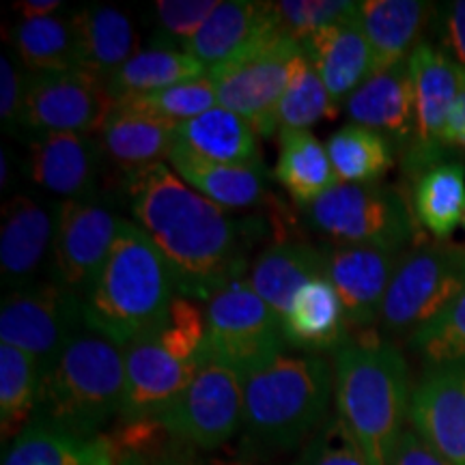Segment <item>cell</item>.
<instances>
[{
    "label": "cell",
    "instance_id": "obj_23",
    "mask_svg": "<svg viewBox=\"0 0 465 465\" xmlns=\"http://www.w3.org/2000/svg\"><path fill=\"white\" fill-rule=\"evenodd\" d=\"M325 276V248L304 242H281L265 248L250 267L248 282L278 317H284L295 295Z\"/></svg>",
    "mask_w": 465,
    "mask_h": 465
},
{
    "label": "cell",
    "instance_id": "obj_1",
    "mask_svg": "<svg viewBox=\"0 0 465 465\" xmlns=\"http://www.w3.org/2000/svg\"><path fill=\"white\" fill-rule=\"evenodd\" d=\"M132 218L164 257L179 295L209 302L243 278L246 254L265 232L259 218H231L160 162L125 174Z\"/></svg>",
    "mask_w": 465,
    "mask_h": 465
},
{
    "label": "cell",
    "instance_id": "obj_6",
    "mask_svg": "<svg viewBox=\"0 0 465 465\" xmlns=\"http://www.w3.org/2000/svg\"><path fill=\"white\" fill-rule=\"evenodd\" d=\"M125 394L119 420L158 418L182 397L209 358L205 308L174 295L164 322L124 349Z\"/></svg>",
    "mask_w": 465,
    "mask_h": 465
},
{
    "label": "cell",
    "instance_id": "obj_8",
    "mask_svg": "<svg viewBox=\"0 0 465 465\" xmlns=\"http://www.w3.org/2000/svg\"><path fill=\"white\" fill-rule=\"evenodd\" d=\"M465 291V246L424 243L403 254L383 302L386 332H411L427 325Z\"/></svg>",
    "mask_w": 465,
    "mask_h": 465
},
{
    "label": "cell",
    "instance_id": "obj_34",
    "mask_svg": "<svg viewBox=\"0 0 465 465\" xmlns=\"http://www.w3.org/2000/svg\"><path fill=\"white\" fill-rule=\"evenodd\" d=\"M341 183H380L394 164L392 144L369 127L347 124L325 143Z\"/></svg>",
    "mask_w": 465,
    "mask_h": 465
},
{
    "label": "cell",
    "instance_id": "obj_10",
    "mask_svg": "<svg viewBox=\"0 0 465 465\" xmlns=\"http://www.w3.org/2000/svg\"><path fill=\"white\" fill-rule=\"evenodd\" d=\"M174 440L212 452L224 446L243 424V377L212 356L182 392L155 418Z\"/></svg>",
    "mask_w": 465,
    "mask_h": 465
},
{
    "label": "cell",
    "instance_id": "obj_33",
    "mask_svg": "<svg viewBox=\"0 0 465 465\" xmlns=\"http://www.w3.org/2000/svg\"><path fill=\"white\" fill-rule=\"evenodd\" d=\"M14 45L22 65L33 74L69 72L78 69V50L72 17H37L22 20L11 31Z\"/></svg>",
    "mask_w": 465,
    "mask_h": 465
},
{
    "label": "cell",
    "instance_id": "obj_29",
    "mask_svg": "<svg viewBox=\"0 0 465 465\" xmlns=\"http://www.w3.org/2000/svg\"><path fill=\"white\" fill-rule=\"evenodd\" d=\"M177 141L203 158L231 166H263L259 134L243 116L216 106L174 127Z\"/></svg>",
    "mask_w": 465,
    "mask_h": 465
},
{
    "label": "cell",
    "instance_id": "obj_15",
    "mask_svg": "<svg viewBox=\"0 0 465 465\" xmlns=\"http://www.w3.org/2000/svg\"><path fill=\"white\" fill-rule=\"evenodd\" d=\"M121 223L124 218L114 216L95 199L61 201L50 252L54 282L84 295L106 263Z\"/></svg>",
    "mask_w": 465,
    "mask_h": 465
},
{
    "label": "cell",
    "instance_id": "obj_27",
    "mask_svg": "<svg viewBox=\"0 0 465 465\" xmlns=\"http://www.w3.org/2000/svg\"><path fill=\"white\" fill-rule=\"evenodd\" d=\"M171 121L114 106L106 125L100 132L104 155L125 174L168 160L177 143V132Z\"/></svg>",
    "mask_w": 465,
    "mask_h": 465
},
{
    "label": "cell",
    "instance_id": "obj_48",
    "mask_svg": "<svg viewBox=\"0 0 465 465\" xmlns=\"http://www.w3.org/2000/svg\"><path fill=\"white\" fill-rule=\"evenodd\" d=\"M14 7L25 15V20H37V17H50L54 11L61 9L58 0H22Z\"/></svg>",
    "mask_w": 465,
    "mask_h": 465
},
{
    "label": "cell",
    "instance_id": "obj_49",
    "mask_svg": "<svg viewBox=\"0 0 465 465\" xmlns=\"http://www.w3.org/2000/svg\"><path fill=\"white\" fill-rule=\"evenodd\" d=\"M86 465H119L108 441L102 438L86 441Z\"/></svg>",
    "mask_w": 465,
    "mask_h": 465
},
{
    "label": "cell",
    "instance_id": "obj_36",
    "mask_svg": "<svg viewBox=\"0 0 465 465\" xmlns=\"http://www.w3.org/2000/svg\"><path fill=\"white\" fill-rule=\"evenodd\" d=\"M341 108L336 106L325 89L323 80L319 78L315 67L311 65L304 50L291 67V78L281 104L274 113L276 134L281 132H311L319 121L336 119Z\"/></svg>",
    "mask_w": 465,
    "mask_h": 465
},
{
    "label": "cell",
    "instance_id": "obj_32",
    "mask_svg": "<svg viewBox=\"0 0 465 465\" xmlns=\"http://www.w3.org/2000/svg\"><path fill=\"white\" fill-rule=\"evenodd\" d=\"M207 74L209 69L185 50L158 42L132 56L119 72L110 75L106 86L113 100L121 102L188 80L205 78Z\"/></svg>",
    "mask_w": 465,
    "mask_h": 465
},
{
    "label": "cell",
    "instance_id": "obj_25",
    "mask_svg": "<svg viewBox=\"0 0 465 465\" xmlns=\"http://www.w3.org/2000/svg\"><path fill=\"white\" fill-rule=\"evenodd\" d=\"M289 347L304 353L339 351L349 341L345 308L328 278H315L295 295L289 312L281 319Z\"/></svg>",
    "mask_w": 465,
    "mask_h": 465
},
{
    "label": "cell",
    "instance_id": "obj_40",
    "mask_svg": "<svg viewBox=\"0 0 465 465\" xmlns=\"http://www.w3.org/2000/svg\"><path fill=\"white\" fill-rule=\"evenodd\" d=\"M411 345L431 366L465 362V291L444 312L411 334Z\"/></svg>",
    "mask_w": 465,
    "mask_h": 465
},
{
    "label": "cell",
    "instance_id": "obj_38",
    "mask_svg": "<svg viewBox=\"0 0 465 465\" xmlns=\"http://www.w3.org/2000/svg\"><path fill=\"white\" fill-rule=\"evenodd\" d=\"M116 106L151 114L155 119L171 121V124L177 125L216 108L218 95L212 80L205 75V78L188 80V83L166 86V89L144 93V95L127 97V100L116 102Z\"/></svg>",
    "mask_w": 465,
    "mask_h": 465
},
{
    "label": "cell",
    "instance_id": "obj_13",
    "mask_svg": "<svg viewBox=\"0 0 465 465\" xmlns=\"http://www.w3.org/2000/svg\"><path fill=\"white\" fill-rule=\"evenodd\" d=\"M116 102L106 83L84 69L26 75L22 127L44 134L102 132Z\"/></svg>",
    "mask_w": 465,
    "mask_h": 465
},
{
    "label": "cell",
    "instance_id": "obj_16",
    "mask_svg": "<svg viewBox=\"0 0 465 465\" xmlns=\"http://www.w3.org/2000/svg\"><path fill=\"white\" fill-rule=\"evenodd\" d=\"M401 259L403 254L397 250L336 243L325 248V278L339 293L349 328H369L380 322Z\"/></svg>",
    "mask_w": 465,
    "mask_h": 465
},
{
    "label": "cell",
    "instance_id": "obj_47",
    "mask_svg": "<svg viewBox=\"0 0 465 465\" xmlns=\"http://www.w3.org/2000/svg\"><path fill=\"white\" fill-rule=\"evenodd\" d=\"M446 144L455 151H465V86L452 106L449 125H446Z\"/></svg>",
    "mask_w": 465,
    "mask_h": 465
},
{
    "label": "cell",
    "instance_id": "obj_2",
    "mask_svg": "<svg viewBox=\"0 0 465 465\" xmlns=\"http://www.w3.org/2000/svg\"><path fill=\"white\" fill-rule=\"evenodd\" d=\"M174 291L160 250L134 220H124L106 263L83 295L84 325L125 349L164 322Z\"/></svg>",
    "mask_w": 465,
    "mask_h": 465
},
{
    "label": "cell",
    "instance_id": "obj_46",
    "mask_svg": "<svg viewBox=\"0 0 465 465\" xmlns=\"http://www.w3.org/2000/svg\"><path fill=\"white\" fill-rule=\"evenodd\" d=\"M388 465H450L446 459H441L431 446L418 435L414 429H407L401 435L399 444L394 446L392 457Z\"/></svg>",
    "mask_w": 465,
    "mask_h": 465
},
{
    "label": "cell",
    "instance_id": "obj_52",
    "mask_svg": "<svg viewBox=\"0 0 465 465\" xmlns=\"http://www.w3.org/2000/svg\"><path fill=\"white\" fill-rule=\"evenodd\" d=\"M463 226H465V220H463Z\"/></svg>",
    "mask_w": 465,
    "mask_h": 465
},
{
    "label": "cell",
    "instance_id": "obj_14",
    "mask_svg": "<svg viewBox=\"0 0 465 465\" xmlns=\"http://www.w3.org/2000/svg\"><path fill=\"white\" fill-rule=\"evenodd\" d=\"M416 97V132L405 151V168L411 174L450 160L452 149L446 144L452 106L465 86V72L441 48L422 42L410 56Z\"/></svg>",
    "mask_w": 465,
    "mask_h": 465
},
{
    "label": "cell",
    "instance_id": "obj_45",
    "mask_svg": "<svg viewBox=\"0 0 465 465\" xmlns=\"http://www.w3.org/2000/svg\"><path fill=\"white\" fill-rule=\"evenodd\" d=\"M441 50L465 72V0H455L444 7Z\"/></svg>",
    "mask_w": 465,
    "mask_h": 465
},
{
    "label": "cell",
    "instance_id": "obj_35",
    "mask_svg": "<svg viewBox=\"0 0 465 465\" xmlns=\"http://www.w3.org/2000/svg\"><path fill=\"white\" fill-rule=\"evenodd\" d=\"M42 364L31 353L0 345V424L3 440L17 438L35 418Z\"/></svg>",
    "mask_w": 465,
    "mask_h": 465
},
{
    "label": "cell",
    "instance_id": "obj_37",
    "mask_svg": "<svg viewBox=\"0 0 465 465\" xmlns=\"http://www.w3.org/2000/svg\"><path fill=\"white\" fill-rule=\"evenodd\" d=\"M3 465H86V441L48 422L31 420L11 441Z\"/></svg>",
    "mask_w": 465,
    "mask_h": 465
},
{
    "label": "cell",
    "instance_id": "obj_28",
    "mask_svg": "<svg viewBox=\"0 0 465 465\" xmlns=\"http://www.w3.org/2000/svg\"><path fill=\"white\" fill-rule=\"evenodd\" d=\"M431 3L420 0H364L360 3V26L375 58V74L407 61L416 50Z\"/></svg>",
    "mask_w": 465,
    "mask_h": 465
},
{
    "label": "cell",
    "instance_id": "obj_51",
    "mask_svg": "<svg viewBox=\"0 0 465 465\" xmlns=\"http://www.w3.org/2000/svg\"><path fill=\"white\" fill-rule=\"evenodd\" d=\"M116 463L119 465H147L138 455H130V452H124V455H114Z\"/></svg>",
    "mask_w": 465,
    "mask_h": 465
},
{
    "label": "cell",
    "instance_id": "obj_24",
    "mask_svg": "<svg viewBox=\"0 0 465 465\" xmlns=\"http://www.w3.org/2000/svg\"><path fill=\"white\" fill-rule=\"evenodd\" d=\"M168 162L192 190L223 209H250L267 201L265 166L220 164L194 153L179 141L174 143Z\"/></svg>",
    "mask_w": 465,
    "mask_h": 465
},
{
    "label": "cell",
    "instance_id": "obj_44",
    "mask_svg": "<svg viewBox=\"0 0 465 465\" xmlns=\"http://www.w3.org/2000/svg\"><path fill=\"white\" fill-rule=\"evenodd\" d=\"M138 457L147 465H235L203 457V450H196L183 444V441L174 440L164 427H162L158 438L153 440V444Z\"/></svg>",
    "mask_w": 465,
    "mask_h": 465
},
{
    "label": "cell",
    "instance_id": "obj_22",
    "mask_svg": "<svg viewBox=\"0 0 465 465\" xmlns=\"http://www.w3.org/2000/svg\"><path fill=\"white\" fill-rule=\"evenodd\" d=\"M302 50L339 108L375 75V58L360 26V14L325 28L308 39Z\"/></svg>",
    "mask_w": 465,
    "mask_h": 465
},
{
    "label": "cell",
    "instance_id": "obj_3",
    "mask_svg": "<svg viewBox=\"0 0 465 465\" xmlns=\"http://www.w3.org/2000/svg\"><path fill=\"white\" fill-rule=\"evenodd\" d=\"M410 366L392 342L349 341L334 358L336 414L369 465H388L403 435L411 405Z\"/></svg>",
    "mask_w": 465,
    "mask_h": 465
},
{
    "label": "cell",
    "instance_id": "obj_9",
    "mask_svg": "<svg viewBox=\"0 0 465 465\" xmlns=\"http://www.w3.org/2000/svg\"><path fill=\"white\" fill-rule=\"evenodd\" d=\"M207 347L246 377L284 353L281 317L259 298L248 278H237L212 295L205 306Z\"/></svg>",
    "mask_w": 465,
    "mask_h": 465
},
{
    "label": "cell",
    "instance_id": "obj_41",
    "mask_svg": "<svg viewBox=\"0 0 465 465\" xmlns=\"http://www.w3.org/2000/svg\"><path fill=\"white\" fill-rule=\"evenodd\" d=\"M289 465H369V461L347 424L334 414L304 441Z\"/></svg>",
    "mask_w": 465,
    "mask_h": 465
},
{
    "label": "cell",
    "instance_id": "obj_42",
    "mask_svg": "<svg viewBox=\"0 0 465 465\" xmlns=\"http://www.w3.org/2000/svg\"><path fill=\"white\" fill-rule=\"evenodd\" d=\"M218 5L220 0H160L155 3V17L166 37L185 44L201 31Z\"/></svg>",
    "mask_w": 465,
    "mask_h": 465
},
{
    "label": "cell",
    "instance_id": "obj_43",
    "mask_svg": "<svg viewBox=\"0 0 465 465\" xmlns=\"http://www.w3.org/2000/svg\"><path fill=\"white\" fill-rule=\"evenodd\" d=\"M26 75L20 72L14 58L0 56V124L7 132H15L22 125L25 110Z\"/></svg>",
    "mask_w": 465,
    "mask_h": 465
},
{
    "label": "cell",
    "instance_id": "obj_4",
    "mask_svg": "<svg viewBox=\"0 0 465 465\" xmlns=\"http://www.w3.org/2000/svg\"><path fill=\"white\" fill-rule=\"evenodd\" d=\"M334 369L319 353H281L243 377V441L254 450L284 452L330 418Z\"/></svg>",
    "mask_w": 465,
    "mask_h": 465
},
{
    "label": "cell",
    "instance_id": "obj_26",
    "mask_svg": "<svg viewBox=\"0 0 465 465\" xmlns=\"http://www.w3.org/2000/svg\"><path fill=\"white\" fill-rule=\"evenodd\" d=\"M78 50V69H84L104 83L136 56L138 35L124 11L110 5H89L72 15Z\"/></svg>",
    "mask_w": 465,
    "mask_h": 465
},
{
    "label": "cell",
    "instance_id": "obj_12",
    "mask_svg": "<svg viewBox=\"0 0 465 465\" xmlns=\"http://www.w3.org/2000/svg\"><path fill=\"white\" fill-rule=\"evenodd\" d=\"M84 328L83 295L54 281L14 289L0 308V341L31 353L42 369Z\"/></svg>",
    "mask_w": 465,
    "mask_h": 465
},
{
    "label": "cell",
    "instance_id": "obj_7",
    "mask_svg": "<svg viewBox=\"0 0 465 465\" xmlns=\"http://www.w3.org/2000/svg\"><path fill=\"white\" fill-rule=\"evenodd\" d=\"M306 223L336 246L403 250L418 240L411 203L392 185L339 183L304 207Z\"/></svg>",
    "mask_w": 465,
    "mask_h": 465
},
{
    "label": "cell",
    "instance_id": "obj_21",
    "mask_svg": "<svg viewBox=\"0 0 465 465\" xmlns=\"http://www.w3.org/2000/svg\"><path fill=\"white\" fill-rule=\"evenodd\" d=\"M278 33L282 31L274 3L229 0L218 5L201 31L183 44V50L212 69L235 61Z\"/></svg>",
    "mask_w": 465,
    "mask_h": 465
},
{
    "label": "cell",
    "instance_id": "obj_30",
    "mask_svg": "<svg viewBox=\"0 0 465 465\" xmlns=\"http://www.w3.org/2000/svg\"><path fill=\"white\" fill-rule=\"evenodd\" d=\"M274 179L298 205L308 207L339 185L328 149L312 132L278 134Z\"/></svg>",
    "mask_w": 465,
    "mask_h": 465
},
{
    "label": "cell",
    "instance_id": "obj_17",
    "mask_svg": "<svg viewBox=\"0 0 465 465\" xmlns=\"http://www.w3.org/2000/svg\"><path fill=\"white\" fill-rule=\"evenodd\" d=\"M411 429L450 465H465V362L431 366L410 405Z\"/></svg>",
    "mask_w": 465,
    "mask_h": 465
},
{
    "label": "cell",
    "instance_id": "obj_18",
    "mask_svg": "<svg viewBox=\"0 0 465 465\" xmlns=\"http://www.w3.org/2000/svg\"><path fill=\"white\" fill-rule=\"evenodd\" d=\"M104 162L102 143L86 134H44L28 147L31 182L65 201L91 199Z\"/></svg>",
    "mask_w": 465,
    "mask_h": 465
},
{
    "label": "cell",
    "instance_id": "obj_39",
    "mask_svg": "<svg viewBox=\"0 0 465 465\" xmlns=\"http://www.w3.org/2000/svg\"><path fill=\"white\" fill-rule=\"evenodd\" d=\"M278 26L293 39L304 45L325 28L345 22L360 14V3L351 0H281L274 3Z\"/></svg>",
    "mask_w": 465,
    "mask_h": 465
},
{
    "label": "cell",
    "instance_id": "obj_5",
    "mask_svg": "<svg viewBox=\"0 0 465 465\" xmlns=\"http://www.w3.org/2000/svg\"><path fill=\"white\" fill-rule=\"evenodd\" d=\"M124 394V349L84 328L42 369L33 420L93 441L121 414Z\"/></svg>",
    "mask_w": 465,
    "mask_h": 465
},
{
    "label": "cell",
    "instance_id": "obj_19",
    "mask_svg": "<svg viewBox=\"0 0 465 465\" xmlns=\"http://www.w3.org/2000/svg\"><path fill=\"white\" fill-rule=\"evenodd\" d=\"M58 205L17 194L3 207L0 226V274L14 289L28 287L54 243Z\"/></svg>",
    "mask_w": 465,
    "mask_h": 465
},
{
    "label": "cell",
    "instance_id": "obj_20",
    "mask_svg": "<svg viewBox=\"0 0 465 465\" xmlns=\"http://www.w3.org/2000/svg\"><path fill=\"white\" fill-rule=\"evenodd\" d=\"M356 125L381 134L392 149H410L416 132V97L410 58L371 75L345 104Z\"/></svg>",
    "mask_w": 465,
    "mask_h": 465
},
{
    "label": "cell",
    "instance_id": "obj_11",
    "mask_svg": "<svg viewBox=\"0 0 465 465\" xmlns=\"http://www.w3.org/2000/svg\"><path fill=\"white\" fill-rule=\"evenodd\" d=\"M300 52V44L278 33L235 61L212 67L207 78L216 89L218 106L250 121L259 136H278L274 113Z\"/></svg>",
    "mask_w": 465,
    "mask_h": 465
},
{
    "label": "cell",
    "instance_id": "obj_31",
    "mask_svg": "<svg viewBox=\"0 0 465 465\" xmlns=\"http://www.w3.org/2000/svg\"><path fill=\"white\" fill-rule=\"evenodd\" d=\"M411 209L418 224L438 242H449L465 220V164L444 160L416 174Z\"/></svg>",
    "mask_w": 465,
    "mask_h": 465
},
{
    "label": "cell",
    "instance_id": "obj_50",
    "mask_svg": "<svg viewBox=\"0 0 465 465\" xmlns=\"http://www.w3.org/2000/svg\"><path fill=\"white\" fill-rule=\"evenodd\" d=\"M0 171H3V174H0V185H7V171H9V155H7V149L0 151Z\"/></svg>",
    "mask_w": 465,
    "mask_h": 465
}]
</instances>
